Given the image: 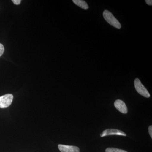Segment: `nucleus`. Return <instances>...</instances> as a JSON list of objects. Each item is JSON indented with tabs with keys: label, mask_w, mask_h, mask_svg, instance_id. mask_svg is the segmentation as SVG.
Segmentation results:
<instances>
[{
	"label": "nucleus",
	"mask_w": 152,
	"mask_h": 152,
	"mask_svg": "<svg viewBox=\"0 0 152 152\" xmlns=\"http://www.w3.org/2000/svg\"><path fill=\"white\" fill-rule=\"evenodd\" d=\"M114 106L122 113L126 114L128 113L127 107L123 101L120 99L117 100L114 102Z\"/></svg>",
	"instance_id": "nucleus-5"
},
{
	"label": "nucleus",
	"mask_w": 152,
	"mask_h": 152,
	"mask_svg": "<svg viewBox=\"0 0 152 152\" xmlns=\"http://www.w3.org/2000/svg\"><path fill=\"white\" fill-rule=\"evenodd\" d=\"M105 152H128L124 150L115 148H107L105 150Z\"/></svg>",
	"instance_id": "nucleus-8"
},
{
	"label": "nucleus",
	"mask_w": 152,
	"mask_h": 152,
	"mask_svg": "<svg viewBox=\"0 0 152 152\" xmlns=\"http://www.w3.org/2000/svg\"><path fill=\"white\" fill-rule=\"evenodd\" d=\"M73 2L76 5L79 6L82 9L85 10H87L88 9L89 7L86 2L83 0H73Z\"/></svg>",
	"instance_id": "nucleus-7"
},
{
	"label": "nucleus",
	"mask_w": 152,
	"mask_h": 152,
	"mask_svg": "<svg viewBox=\"0 0 152 152\" xmlns=\"http://www.w3.org/2000/svg\"><path fill=\"white\" fill-rule=\"evenodd\" d=\"M148 132L149 133L150 135L151 136V138H152V126L151 125L149 127Z\"/></svg>",
	"instance_id": "nucleus-11"
},
{
	"label": "nucleus",
	"mask_w": 152,
	"mask_h": 152,
	"mask_svg": "<svg viewBox=\"0 0 152 152\" xmlns=\"http://www.w3.org/2000/svg\"><path fill=\"white\" fill-rule=\"evenodd\" d=\"M134 84V87L136 91L140 94L145 98L150 97V94L148 91L147 90L146 88L142 85L140 80L139 79H135Z\"/></svg>",
	"instance_id": "nucleus-2"
},
{
	"label": "nucleus",
	"mask_w": 152,
	"mask_h": 152,
	"mask_svg": "<svg viewBox=\"0 0 152 152\" xmlns=\"http://www.w3.org/2000/svg\"><path fill=\"white\" fill-rule=\"evenodd\" d=\"M13 99V96L12 94H7L0 97V108H6L10 105Z\"/></svg>",
	"instance_id": "nucleus-3"
},
{
	"label": "nucleus",
	"mask_w": 152,
	"mask_h": 152,
	"mask_svg": "<svg viewBox=\"0 0 152 152\" xmlns=\"http://www.w3.org/2000/svg\"><path fill=\"white\" fill-rule=\"evenodd\" d=\"M146 3L149 6H152V0H146Z\"/></svg>",
	"instance_id": "nucleus-12"
},
{
	"label": "nucleus",
	"mask_w": 152,
	"mask_h": 152,
	"mask_svg": "<svg viewBox=\"0 0 152 152\" xmlns=\"http://www.w3.org/2000/svg\"><path fill=\"white\" fill-rule=\"evenodd\" d=\"M4 52V47L2 44L0 43V57L2 56Z\"/></svg>",
	"instance_id": "nucleus-9"
},
{
	"label": "nucleus",
	"mask_w": 152,
	"mask_h": 152,
	"mask_svg": "<svg viewBox=\"0 0 152 152\" xmlns=\"http://www.w3.org/2000/svg\"><path fill=\"white\" fill-rule=\"evenodd\" d=\"M109 135L126 136V133L119 130L116 129H107L101 133L100 137H102Z\"/></svg>",
	"instance_id": "nucleus-4"
},
{
	"label": "nucleus",
	"mask_w": 152,
	"mask_h": 152,
	"mask_svg": "<svg viewBox=\"0 0 152 152\" xmlns=\"http://www.w3.org/2000/svg\"><path fill=\"white\" fill-rule=\"evenodd\" d=\"M59 149L61 152H80V150L78 147L74 146L66 145H59Z\"/></svg>",
	"instance_id": "nucleus-6"
},
{
	"label": "nucleus",
	"mask_w": 152,
	"mask_h": 152,
	"mask_svg": "<svg viewBox=\"0 0 152 152\" xmlns=\"http://www.w3.org/2000/svg\"><path fill=\"white\" fill-rule=\"evenodd\" d=\"M103 15L104 18L109 24L117 28H121V25L120 22L114 17L111 12L107 10H105Z\"/></svg>",
	"instance_id": "nucleus-1"
},
{
	"label": "nucleus",
	"mask_w": 152,
	"mask_h": 152,
	"mask_svg": "<svg viewBox=\"0 0 152 152\" xmlns=\"http://www.w3.org/2000/svg\"><path fill=\"white\" fill-rule=\"evenodd\" d=\"M12 1L16 5H18L20 4L21 2V0H12Z\"/></svg>",
	"instance_id": "nucleus-10"
}]
</instances>
